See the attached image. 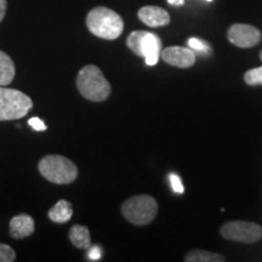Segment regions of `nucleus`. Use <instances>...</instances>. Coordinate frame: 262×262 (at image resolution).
Here are the masks:
<instances>
[{"label": "nucleus", "mask_w": 262, "mask_h": 262, "mask_svg": "<svg viewBox=\"0 0 262 262\" xmlns=\"http://www.w3.org/2000/svg\"><path fill=\"white\" fill-rule=\"evenodd\" d=\"M86 27L98 38L114 40L122 35L124 21L120 15L113 10L104 6H97L88 14Z\"/></svg>", "instance_id": "obj_1"}, {"label": "nucleus", "mask_w": 262, "mask_h": 262, "mask_svg": "<svg viewBox=\"0 0 262 262\" xmlns=\"http://www.w3.org/2000/svg\"><path fill=\"white\" fill-rule=\"evenodd\" d=\"M77 88L81 96L93 102H102L110 97L111 84L104 78L102 71L94 64L81 68L77 77Z\"/></svg>", "instance_id": "obj_2"}, {"label": "nucleus", "mask_w": 262, "mask_h": 262, "mask_svg": "<svg viewBox=\"0 0 262 262\" xmlns=\"http://www.w3.org/2000/svg\"><path fill=\"white\" fill-rule=\"evenodd\" d=\"M38 169L42 178L57 185H68L78 176V168L75 164L66 157L57 155L44 157L39 162Z\"/></svg>", "instance_id": "obj_3"}, {"label": "nucleus", "mask_w": 262, "mask_h": 262, "mask_svg": "<svg viewBox=\"0 0 262 262\" xmlns=\"http://www.w3.org/2000/svg\"><path fill=\"white\" fill-rule=\"evenodd\" d=\"M122 214L133 225L146 226L156 219L158 214V204L150 195L131 196L123 203Z\"/></svg>", "instance_id": "obj_4"}, {"label": "nucleus", "mask_w": 262, "mask_h": 262, "mask_svg": "<svg viewBox=\"0 0 262 262\" xmlns=\"http://www.w3.org/2000/svg\"><path fill=\"white\" fill-rule=\"evenodd\" d=\"M31 97L15 89L0 86V120H16L32 110Z\"/></svg>", "instance_id": "obj_5"}, {"label": "nucleus", "mask_w": 262, "mask_h": 262, "mask_svg": "<svg viewBox=\"0 0 262 262\" xmlns=\"http://www.w3.org/2000/svg\"><path fill=\"white\" fill-rule=\"evenodd\" d=\"M222 237L244 244H254L262 238V227L254 222L231 221L220 229Z\"/></svg>", "instance_id": "obj_6"}, {"label": "nucleus", "mask_w": 262, "mask_h": 262, "mask_svg": "<svg viewBox=\"0 0 262 262\" xmlns=\"http://www.w3.org/2000/svg\"><path fill=\"white\" fill-rule=\"evenodd\" d=\"M227 38L232 44L238 48H253L261 41V32L250 25L235 24L229 27Z\"/></svg>", "instance_id": "obj_7"}, {"label": "nucleus", "mask_w": 262, "mask_h": 262, "mask_svg": "<svg viewBox=\"0 0 262 262\" xmlns=\"http://www.w3.org/2000/svg\"><path fill=\"white\" fill-rule=\"evenodd\" d=\"M164 62L178 68H189L194 64L195 54L187 48L170 47L162 52Z\"/></svg>", "instance_id": "obj_8"}, {"label": "nucleus", "mask_w": 262, "mask_h": 262, "mask_svg": "<svg viewBox=\"0 0 262 262\" xmlns=\"http://www.w3.org/2000/svg\"><path fill=\"white\" fill-rule=\"evenodd\" d=\"M162 41L155 33L146 32L140 42V56L145 57L146 63L155 66L159 60Z\"/></svg>", "instance_id": "obj_9"}, {"label": "nucleus", "mask_w": 262, "mask_h": 262, "mask_svg": "<svg viewBox=\"0 0 262 262\" xmlns=\"http://www.w3.org/2000/svg\"><path fill=\"white\" fill-rule=\"evenodd\" d=\"M137 16L148 27H163L170 24L169 12L159 6H143L139 10Z\"/></svg>", "instance_id": "obj_10"}, {"label": "nucleus", "mask_w": 262, "mask_h": 262, "mask_svg": "<svg viewBox=\"0 0 262 262\" xmlns=\"http://www.w3.org/2000/svg\"><path fill=\"white\" fill-rule=\"evenodd\" d=\"M10 234L15 239H24L33 234L35 229V224L32 216L27 214L16 215L11 219L9 224Z\"/></svg>", "instance_id": "obj_11"}, {"label": "nucleus", "mask_w": 262, "mask_h": 262, "mask_svg": "<svg viewBox=\"0 0 262 262\" xmlns=\"http://www.w3.org/2000/svg\"><path fill=\"white\" fill-rule=\"evenodd\" d=\"M49 219L56 224H64L70 221L73 215V208L70 202L61 199L49 210Z\"/></svg>", "instance_id": "obj_12"}, {"label": "nucleus", "mask_w": 262, "mask_h": 262, "mask_svg": "<svg viewBox=\"0 0 262 262\" xmlns=\"http://www.w3.org/2000/svg\"><path fill=\"white\" fill-rule=\"evenodd\" d=\"M16 73L15 63L12 58L0 50V86H6L14 80Z\"/></svg>", "instance_id": "obj_13"}, {"label": "nucleus", "mask_w": 262, "mask_h": 262, "mask_svg": "<svg viewBox=\"0 0 262 262\" xmlns=\"http://www.w3.org/2000/svg\"><path fill=\"white\" fill-rule=\"evenodd\" d=\"M71 243L78 249H89L91 247V239L89 228L85 226L74 225L70 231Z\"/></svg>", "instance_id": "obj_14"}, {"label": "nucleus", "mask_w": 262, "mask_h": 262, "mask_svg": "<svg viewBox=\"0 0 262 262\" xmlns=\"http://www.w3.org/2000/svg\"><path fill=\"white\" fill-rule=\"evenodd\" d=\"M226 258L220 254L211 253V251L206 250H192L191 253L186 255V262H224Z\"/></svg>", "instance_id": "obj_15"}, {"label": "nucleus", "mask_w": 262, "mask_h": 262, "mask_svg": "<svg viewBox=\"0 0 262 262\" xmlns=\"http://www.w3.org/2000/svg\"><path fill=\"white\" fill-rule=\"evenodd\" d=\"M244 80L248 85H262V66L248 71L244 74Z\"/></svg>", "instance_id": "obj_16"}, {"label": "nucleus", "mask_w": 262, "mask_h": 262, "mask_svg": "<svg viewBox=\"0 0 262 262\" xmlns=\"http://www.w3.org/2000/svg\"><path fill=\"white\" fill-rule=\"evenodd\" d=\"M16 253L10 245L0 243V262H14Z\"/></svg>", "instance_id": "obj_17"}, {"label": "nucleus", "mask_w": 262, "mask_h": 262, "mask_svg": "<svg viewBox=\"0 0 262 262\" xmlns=\"http://www.w3.org/2000/svg\"><path fill=\"white\" fill-rule=\"evenodd\" d=\"M188 45H189V48H192L193 50H196V51H201V52L210 51V48H209V45L206 44V42L202 41L201 39H198V38H191V39H189Z\"/></svg>", "instance_id": "obj_18"}, {"label": "nucleus", "mask_w": 262, "mask_h": 262, "mask_svg": "<svg viewBox=\"0 0 262 262\" xmlns=\"http://www.w3.org/2000/svg\"><path fill=\"white\" fill-rule=\"evenodd\" d=\"M169 180H170V183H171V186H172V189L176 193H183V192H185L181 180H180V178L178 175H176V173H170Z\"/></svg>", "instance_id": "obj_19"}, {"label": "nucleus", "mask_w": 262, "mask_h": 262, "mask_svg": "<svg viewBox=\"0 0 262 262\" xmlns=\"http://www.w3.org/2000/svg\"><path fill=\"white\" fill-rule=\"evenodd\" d=\"M28 125L33 127V129H34L35 131H45V130H47V125H45V123L37 117L31 118V119L28 120Z\"/></svg>", "instance_id": "obj_20"}, {"label": "nucleus", "mask_w": 262, "mask_h": 262, "mask_svg": "<svg viewBox=\"0 0 262 262\" xmlns=\"http://www.w3.org/2000/svg\"><path fill=\"white\" fill-rule=\"evenodd\" d=\"M101 256H102V251H101V248L90 247L89 253H88V257H89V260L97 261V260H100Z\"/></svg>", "instance_id": "obj_21"}, {"label": "nucleus", "mask_w": 262, "mask_h": 262, "mask_svg": "<svg viewBox=\"0 0 262 262\" xmlns=\"http://www.w3.org/2000/svg\"><path fill=\"white\" fill-rule=\"evenodd\" d=\"M6 9H8V0H0V22L5 17Z\"/></svg>", "instance_id": "obj_22"}, {"label": "nucleus", "mask_w": 262, "mask_h": 262, "mask_svg": "<svg viewBox=\"0 0 262 262\" xmlns=\"http://www.w3.org/2000/svg\"><path fill=\"white\" fill-rule=\"evenodd\" d=\"M168 3L171 5H183L185 0H168Z\"/></svg>", "instance_id": "obj_23"}, {"label": "nucleus", "mask_w": 262, "mask_h": 262, "mask_svg": "<svg viewBox=\"0 0 262 262\" xmlns=\"http://www.w3.org/2000/svg\"><path fill=\"white\" fill-rule=\"evenodd\" d=\"M260 58H261V61H262V51L260 52Z\"/></svg>", "instance_id": "obj_24"}, {"label": "nucleus", "mask_w": 262, "mask_h": 262, "mask_svg": "<svg viewBox=\"0 0 262 262\" xmlns=\"http://www.w3.org/2000/svg\"><path fill=\"white\" fill-rule=\"evenodd\" d=\"M206 2H212V0H206Z\"/></svg>", "instance_id": "obj_25"}]
</instances>
